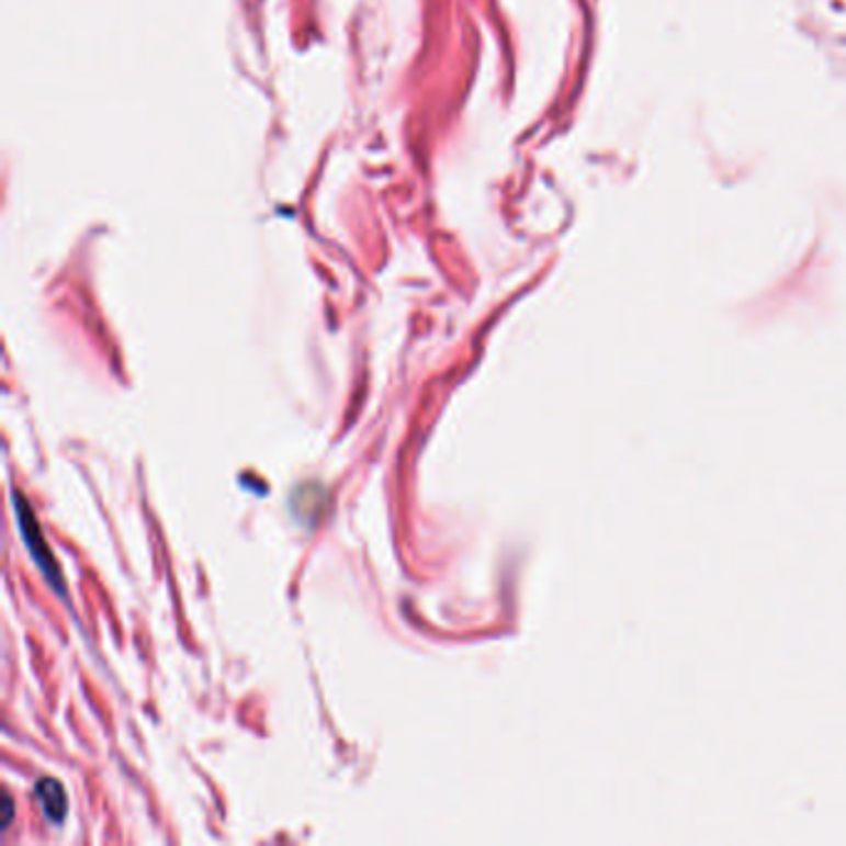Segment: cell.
<instances>
[{
  "mask_svg": "<svg viewBox=\"0 0 846 846\" xmlns=\"http://www.w3.org/2000/svg\"><path fill=\"white\" fill-rule=\"evenodd\" d=\"M11 499H13V507H15L18 529H21V537L25 541L27 551H31V556H33L35 564H37V568H41V572H43L45 582L53 586V591L60 594L65 598L68 594H65V582H63L60 566H58V561H55L50 546H47L43 529H41V524H37V519L33 515V507H31V504H27V499L18 489L13 492Z\"/></svg>",
  "mask_w": 846,
  "mask_h": 846,
  "instance_id": "6da1fadb",
  "label": "cell"
},
{
  "mask_svg": "<svg viewBox=\"0 0 846 846\" xmlns=\"http://www.w3.org/2000/svg\"><path fill=\"white\" fill-rule=\"evenodd\" d=\"M35 797L41 800V806L47 816V822H53V824L65 822V816H68V794H65V789L58 779H53V777L37 779Z\"/></svg>",
  "mask_w": 846,
  "mask_h": 846,
  "instance_id": "7a4b0ae2",
  "label": "cell"
},
{
  "mask_svg": "<svg viewBox=\"0 0 846 846\" xmlns=\"http://www.w3.org/2000/svg\"><path fill=\"white\" fill-rule=\"evenodd\" d=\"M11 820H13V800H11V794L5 792V820H3V830H8V824H11Z\"/></svg>",
  "mask_w": 846,
  "mask_h": 846,
  "instance_id": "3957f363",
  "label": "cell"
}]
</instances>
